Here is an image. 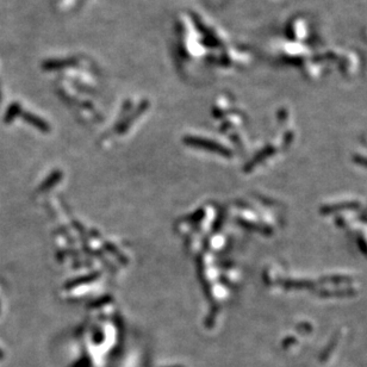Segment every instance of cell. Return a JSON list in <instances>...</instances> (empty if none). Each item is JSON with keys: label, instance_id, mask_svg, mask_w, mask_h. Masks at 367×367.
Listing matches in <instances>:
<instances>
[{"label": "cell", "instance_id": "1", "mask_svg": "<svg viewBox=\"0 0 367 367\" xmlns=\"http://www.w3.org/2000/svg\"><path fill=\"white\" fill-rule=\"evenodd\" d=\"M19 112H21V108H19L18 104H13V105H11L7 110L6 116H5V122L8 123V122H11V121H13L14 117H16Z\"/></svg>", "mask_w": 367, "mask_h": 367}, {"label": "cell", "instance_id": "3", "mask_svg": "<svg viewBox=\"0 0 367 367\" xmlns=\"http://www.w3.org/2000/svg\"><path fill=\"white\" fill-rule=\"evenodd\" d=\"M0 358H2V352L0 351Z\"/></svg>", "mask_w": 367, "mask_h": 367}, {"label": "cell", "instance_id": "2", "mask_svg": "<svg viewBox=\"0 0 367 367\" xmlns=\"http://www.w3.org/2000/svg\"><path fill=\"white\" fill-rule=\"evenodd\" d=\"M24 120L27 121V122H29V123L34 124V125L37 126V128H39V129H43V128H44V123H43L42 121L40 120V118L35 117V116H33V115L25 114L24 115Z\"/></svg>", "mask_w": 367, "mask_h": 367}]
</instances>
